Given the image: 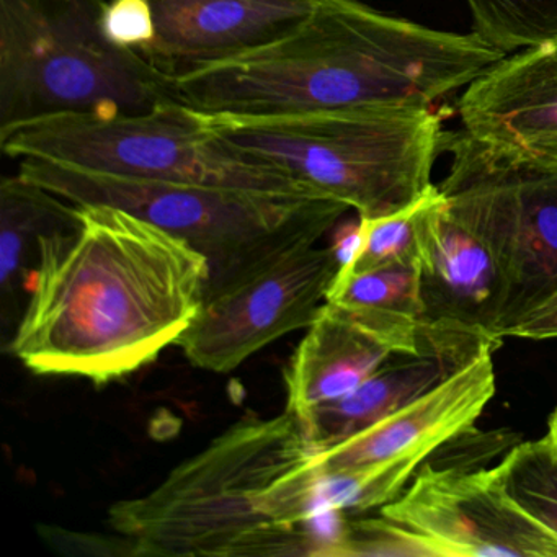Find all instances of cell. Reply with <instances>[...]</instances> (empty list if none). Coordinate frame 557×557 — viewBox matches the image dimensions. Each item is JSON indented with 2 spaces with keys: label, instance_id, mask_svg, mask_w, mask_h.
<instances>
[{
  "label": "cell",
  "instance_id": "obj_18",
  "mask_svg": "<svg viewBox=\"0 0 557 557\" xmlns=\"http://www.w3.org/2000/svg\"><path fill=\"white\" fill-rule=\"evenodd\" d=\"M438 185L417 203L389 216L360 220L358 246L338 275H354L380 267L407 265L422 269L433 214L442 201Z\"/></svg>",
  "mask_w": 557,
  "mask_h": 557
},
{
  "label": "cell",
  "instance_id": "obj_6",
  "mask_svg": "<svg viewBox=\"0 0 557 557\" xmlns=\"http://www.w3.org/2000/svg\"><path fill=\"white\" fill-rule=\"evenodd\" d=\"M0 146L15 161L35 159L92 174L321 197L240 151L211 128L203 113L175 100L136 115L71 113L40 120L0 135Z\"/></svg>",
  "mask_w": 557,
  "mask_h": 557
},
{
  "label": "cell",
  "instance_id": "obj_17",
  "mask_svg": "<svg viewBox=\"0 0 557 557\" xmlns=\"http://www.w3.org/2000/svg\"><path fill=\"white\" fill-rule=\"evenodd\" d=\"M76 203L28 181L22 174L0 185V283L4 296L25 275L27 250H38L41 237L77 220Z\"/></svg>",
  "mask_w": 557,
  "mask_h": 557
},
{
  "label": "cell",
  "instance_id": "obj_16",
  "mask_svg": "<svg viewBox=\"0 0 557 557\" xmlns=\"http://www.w3.org/2000/svg\"><path fill=\"white\" fill-rule=\"evenodd\" d=\"M487 345L495 344H485L474 350L459 348L422 355H397L357 389L334 403L315 407L299 423L315 448L334 445L438 386Z\"/></svg>",
  "mask_w": 557,
  "mask_h": 557
},
{
  "label": "cell",
  "instance_id": "obj_4",
  "mask_svg": "<svg viewBox=\"0 0 557 557\" xmlns=\"http://www.w3.org/2000/svg\"><path fill=\"white\" fill-rule=\"evenodd\" d=\"M207 119L240 151L351 208L360 220L389 216L426 197L435 188L433 165L448 143L443 116L433 109Z\"/></svg>",
  "mask_w": 557,
  "mask_h": 557
},
{
  "label": "cell",
  "instance_id": "obj_8",
  "mask_svg": "<svg viewBox=\"0 0 557 557\" xmlns=\"http://www.w3.org/2000/svg\"><path fill=\"white\" fill-rule=\"evenodd\" d=\"M18 174L76 205H109L136 214L226 269L299 221L331 205L312 195L265 194L211 185L135 181L24 159Z\"/></svg>",
  "mask_w": 557,
  "mask_h": 557
},
{
  "label": "cell",
  "instance_id": "obj_2",
  "mask_svg": "<svg viewBox=\"0 0 557 557\" xmlns=\"http://www.w3.org/2000/svg\"><path fill=\"white\" fill-rule=\"evenodd\" d=\"M507 54L354 0H321L276 44L174 77L172 97L207 116L278 119L360 109H433Z\"/></svg>",
  "mask_w": 557,
  "mask_h": 557
},
{
  "label": "cell",
  "instance_id": "obj_23",
  "mask_svg": "<svg viewBox=\"0 0 557 557\" xmlns=\"http://www.w3.org/2000/svg\"><path fill=\"white\" fill-rule=\"evenodd\" d=\"M500 338L502 341L505 338L531 342L557 341V292L515 319L502 331Z\"/></svg>",
  "mask_w": 557,
  "mask_h": 557
},
{
  "label": "cell",
  "instance_id": "obj_14",
  "mask_svg": "<svg viewBox=\"0 0 557 557\" xmlns=\"http://www.w3.org/2000/svg\"><path fill=\"white\" fill-rule=\"evenodd\" d=\"M154 38L143 57L169 79L226 63L298 30L321 0H148Z\"/></svg>",
  "mask_w": 557,
  "mask_h": 557
},
{
  "label": "cell",
  "instance_id": "obj_19",
  "mask_svg": "<svg viewBox=\"0 0 557 557\" xmlns=\"http://www.w3.org/2000/svg\"><path fill=\"white\" fill-rule=\"evenodd\" d=\"M495 468L511 500L557 537V453L547 435L511 446Z\"/></svg>",
  "mask_w": 557,
  "mask_h": 557
},
{
  "label": "cell",
  "instance_id": "obj_11",
  "mask_svg": "<svg viewBox=\"0 0 557 557\" xmlns=\"http://www.w3.org/2000/svg\"><path fill=\"white\" fill-rule=\"evenodd\" d=\"M462 133L502 164L557 174V37L507 54L458 100Z\"/></svg>",
  "mask_w": 557,
  "mask_h": 557
},
{
  "label": "cell",
  "instance_id": "obj_21",
  "mask_svg": "<svg viewBox=\"0 0 557 557\" xmlns=\"http://www.w3.org/2000/svg\"><path fill=\"white\" fill-rule=\"evenodd\" d=\"M103 34L115 47L141 53L154 38V17L148 0L107 2Z\"/></svg>",
  "mask_w": 557,
  "mask_h": 557
},
{
  "label": "cell",
  "instance_id": "obj_3",
  "mask_svg": "<svg viewBox=\"0 0 557 557\" xmlns=\"http://www.w3.org/2000/svg\"><path fill=\"white\" fill-rule=\"evenodd\" d=\"M314 455L288 410L244 420L107 521L139 557L322 556L338 517L319 510Z\"/></svg>",
  "mask_w": 557,
  "mask_h": 557
},
{
  "label": "cell",
  "instance_id": "obj_20",
  "mask_svg": "<svg viewBox=\"0 0 557 557\" xmlns=\"http://www.w3.org/2000/svg\"><path fill=\"white\" fill-rule=\"evenodd\" d=\"M472 34L504 54L557 37V0H466Z\"/></svg>",
  "mask_w": 557,
  "mask_h": 557
},
{
  "label": "cell",
  "instance_id": "obj_24",
  "mask_svg": "<svg viewBox=\"0 0 557 557\" xmlns=\"http://www.w3.org/2000/svg\"><path fill=\"white\" fill-rule=\"evenodd\" d=\"M547 438L553 443L554 449L557 453V407L554 412L550 413L549 422H547Z\"/></svg>",
  "mask_w": 557,
  "mask_h": 557
},
{
  "label": "cell",
  "instance_id": "obj_22",
  "mask_svg": "<svg viewBox=\"0 0 557 557\" xmlns=\"http://www.w3.org/2000/svg\"><path fill=\"white\" fill-rule=\"evenodd\" d=\"M44 528L45 540L53 544L54 549L64 554H89V556H132L139 557L138 546L125 534L77 533V531Z\"/></svg>",
  "mask_w": 557,
  "mask_h": 557
},
{
  "label": "cell",
  "instance_id": "obj_12",
  "mask_svg": "<svg viewBox=\"0 0 557 557\" xmlns=\"http://www.w3.org/2000/svg\"><path fill=\"white\" fill-rule=\"evenodd\" d=\"M495 345L396 412L373 425L315 448L319 474L358 471L383 465L419 469L440 446L472 429L495 396Z\"/></svg>",
  "mask_w": 557,
  "mask_h": 557
},
{
  "label": "cell",
  "instance_id": "obj_5",
  "mask_svg": "<svg viewBox=\"0 0 557 557\" xmlns=\"http://www.w3.org/2000/svg\"><path fill=\"white\" fill-rule=\"evenodd\" d=\"M107 0H0V135L71 113L136 115L171 79L103 34Z\"/></svg>",
  "mask_w": 557,
  "mask_h": 557
},
{
  "label": "cell",
  "instance_id": "obj_13",
  "mask_svg": "<svg viewBox=\"0 0 557 557\" xmlns=\"http://www.w3.org/2000/svg\"><path fill=\"white\" fill-rule=\"evenodd\" d=\"M422 260L425 321L461 325L502 344L508 285L497 252L458 188L438 185Z\"/></svg>",
  "mask_w": 557,
  "mask_h": 557
},
{
  "label": "cell",
  "instance_id": "obj_1",
  "mask_svg": "<svg viewBox=\"0 0 557 557\" xmlns=\"http://www.w3.org/2000/svg\"><path fill=\"white\" fill-rule=\"evenodd\" d=\"M41 237L12 355L44 376L112 383L158 360L194 324L210 260L109 205Z\"/></svg>",
  "mask_w": 557,
  "mask_h": 557
},
{
  "label": "cell",
  "instance_id": "obj_15",
  "mask_svg": "<svg viewBox=\"0 0 557 557\" xmlns=\"http://www.w3.org/2000/svg\"><path fill=\"white\" fill-rule=\"evenodd\" d=\"M393 357L397 351L389 342L325 302L286 370V410L305 419L357 389Z\"/></svg>",
  "mask_w": 557,
  "mask_h": 557
},
{
  "label": "cell",
  "instance_id": "obj_7",
  "mask_svg": "<svg viewBox=\"0 0 557 557\" xmlns=\"http://www.w3.org/2000/svg\"><path fill=\"white\" fill-rule=\"evenodd\" d=\"M350 208L332 201L318 213L211 272L203 302L177 347L200 370L230 373L267 345L308 329L342 269L335 244L318 246Z\"/></svg>",
  "mask_w": 557,
  "mask_h": 557
},
{
  "label": "cell",
  "instance_id": "obj_10",
  "mask_svg": "<svg viewBox=\"0 0 557 557\" xmlns=\"http://www.w3.org/2000/svg\"><path fill=\"white\" fill-rule=\"evenodd\" d=\"M458 185L504 269L508 327L557 292V174L513 169L479 152L462 165Z\"/></svg>",
  "mask_w": 557,
  "mask_h": 557
},
{
  "label": "cell",
  "instance_id": "obj_9",
  "mask_svg": "<svg viewBox=\"0 0 557 557\" xmlns=\"http://www.w3.org/2000/svg\"><path fill=\"white\" fill-rule=\"evenodd\" d=\"M380 515L416 534L426 557H557V537L511 500L495 466L426 459Z\"/></svg>",
  "mask_w": 557,
  "mask_h": 557
}]
</instances>
